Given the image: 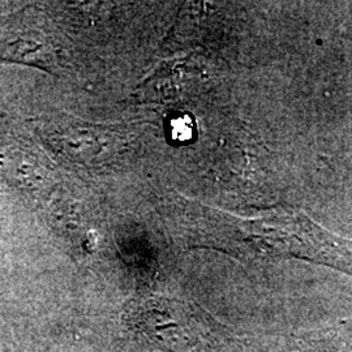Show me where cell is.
Masks as SVG:
<instances>
[{"label":"cell","instance_id":"6da1fadb","mask_svg":"<svg viewBox=\"0 0 352 352\" xmlns=\"http://www.w3.org/2000/svg\"><path fill=\"white\" fill-rule=\"evenodd\" d=\"M187 245L223 252L243 261L299 258L352 276V241L296 212L272 210L238 218L202 205L187 206L183 225Z\"/></svg>","mask_w":352,"mask_h":352},{"label":"cell","instance_id":"7a4b0ae2","mask_svg":"<svg viewBox=\"0 0 352 352\" xmlns=\"http://www.w3.org/2000/svg\"><path fill=\"white\" fill-rule=\"evenodd\" d=\"M123 324L136 338L164 352H214L232 340L230 331L190 302L146 296L128 302Z\"/></svg>","mask_w":352,"mask_h":352},{"label":"cell","instance_id":"3957f363","mask_svg":"<svg viewBox=\"0 0 352 352\" xmlns=\"http://www.w3.org/2000/svg\"><path fill=\"white\" fill-rule=\"evenodd\" d=\"M193 128L189 116H179L171 122V139L176 141H187L192 138Z\"/></svg>","mask_w":352,"mask_h":352},{"label":"cell","instance_id":"277c9868","mask_svg":"<svg viewBox=\"0 0 352 352\" xmlns=\"http://www.w3.org/2000/svg\"><path fill=\"white\" fill-rule=\"evenodd\" d=\"M287 352H302V351H300V350H296V349H295V346H294V347H292V349H291V350H289V351H287Z\"/></svg>","mask_w":352,"mask_h":352}]
</instances>
